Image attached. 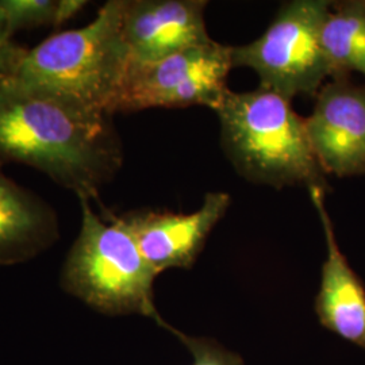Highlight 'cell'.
I'll list each match as a JSON object with an SVG mask.
<instances>
[{
    "mask_svg": "<svg viewBox=\"0 0 365 365\" xmlns=\"http://www.w3.org/2000/svg\"><path fill=\"white\" fill-rule=\"evenodd\" d=\"M29 49L14 43L0 22V81L13 78Z\"/></svg>",
    "mask_w": 365,
    "mask_h": 365,
    "instance_id": "9a60e30c",
    "label": "cell"
},
{
    "mask_svg": "<svg viewBox=\"0 0 365 365\" xmlns=\"http://www.w3.org/2000/svg\"><path fill=\"white\" fill-rule=\"evenodd\" d=\"M233 68V46L217 41L157 61H130L113 115L157 107L191 106L217 111L230 92L227 78Z\"/></svg>",
    "mask_w": 365,
    "mask_h": 365,
    "instance_id": "8992f818",
    "label": "cell"
},
{
    "mask_svg": "<svg viewBox=\"0 0 365 365\" xmlns=\"http://www.w3.org/2000/svg\"><path fill=\"white\" fill-rule=\"evenodd\" d=\"M57 235L54 211L0 173V264L26 260L53 244Z\"/></svg>",
    "mask_w": 365,
    "mask_h": 365,
    "instance_id": "8fae6325",
    "label": "cell"
},
{
    "mask_svg": "<svg viewBox=\"0 0 365 365\" xmlns=\"http://www.w3.org/2000/svg\"><path fill=\"white\" fill-rule=\"evenodd\" d=\"M58 0H0V22L13 37L21 29L57 27Z\"/></svg>",
    "mask_w": 365,
    "mask_h": 365,
    "instance_id": "4fadbf2b",
    "label": "cell"
},
{
    "mask_svg": "<svg viewBox=\"0 0 365 365\" xmlns=\"http://www.w3.org/2000/svg\"><path fill=\"white\" fill-rule=\"evenodd\" d=\"M304 122L314 155L327 175L365 176V84L330 78Z\"/></svg>",
    "mask_w": 365,
    "mask_h": 365,
    "instance_id": "52a82bcc",
    "label": "cell"
},
{
    "mask_svg": "<svg viewBox=\"0 0 365 365\" xmlns=\"http://www.w3.org/2000/svg\"><path fill=\"white\" fill-rule=\"evenodd\" d=\"M205 0H125L122 36L130 61L149 63L212 42Z\"/></svg>",
    "mask_w": 365,
    "mask_h": 365,
    "instance_id": "9c48e42d",
    "label": "cell"
},
{
    "mask_svg": "<svg viewBox=\"0 0 365 365\" xmlns=\"http://www.w3.org/2000/svg\"><path fill=\"white\" fill-rule=\"evenodd\" d=\"M230 203L229 194L209 192L202 206L190 214L140 210L118 220L134 238L145 260L160 274L173 268H192Z\"/></svg>",
    "mask_w": 365,
    "mask_h": 365,
    "instance_id": "ba28073f",
    "label": "cell"
},
{
    "mask_svg": "<svg viewBox=\"0 0 365 365\" xmlns=\"http://www.w3.org/2000/svg\"><path fill=\"white\" fill-rule=\"evenodd\" d=\"M86 4L87 1L84 0H58L57 27L76 16L86 7Z\"/></svg>",
    "mask_w": 365,
    "mask_h": 365,
    "instance_id": "2e32d148",
    "label": "cell"
},
{
    "mask_svg": "<svg viewBox=\"0 0 365 365\" xmlns=\"http://www.w3.org/2000/svg\"><path fill=\"white\" fill-rule=\"evenodd\" d=\"M125 0H110L90 25L54 34L29 49L13 78L113 117L130 63L122 36Z\"/></svg>",
    "mask_w": 365,
    "mask_h": 365,
    "instance_id": "3957f363",
    "label": "cell"
},
{
    "mask_svg": "<svg viewBox=\"0 0 365 365\" xmlns=\"http://www.w3.org/2000/svg\"><path fill=\"white\" fill-rule=\"evenodd\" d=\"M333 1L291 0L280 6L259 38L233 46V66L250 68L260 87L292 101L317 96L331 76L322 31Z\"/></svg>",
    "mask_w": 365,
    "mask_h": 365,
    "instance_id": "5b68a950",
    "label": "cell"
},
{
    "mask_svg": "<svg viewBox=\"0 0 365 365\" xmlns=\"http://www.w3.org/2000/svg\"><path fill=\"white\" fill-rule=\"evenodd\" d=\"M221 145L235 170L249 182L274 188L329 187L306 130L291 101L260 87L230 91L215 111Z\"/></svg>",
    "mask_w": 365,
    "mask_h": 365,
    "instance_id": "7a4b0ae2",
    "label": "cell"
},
{
    "mask_svg": "<svg viewBox=\"0 0 365 365\" xmlns=\"http://www.w3.org/2000/svg\"><path fill=\"white\" fill-rule=\"evenodd\" d=\"M309 194L321 220L327 249L319 291L314 303L315 314L319 324L329 331L365 351L364 283L339 249L325 205L327 192L314 188Z\"/></svg>",
    "mask_w": 365,
    "mask_h": 365,
    "instance_id": "30bf717a",
    "label": "cell"
},
{
    "mask_svg": "<svg viewBox=\"0 0 365 365\" xmlns=\"http://www.w3.org/2000/svg\"><path fill=\"white\" fill-rule=\"evenodd\" d=\"M175 336L192 353V365H244L241 356L225 349L212 339H194L182 334L179 330Z\"/></svg>",
    "mask_w": 365,
    "mask_h": 365,
    "instance_id": "5bb4252c",
    "label": "cell"
},
{
    "mask_svg": "<svg viewBox=\"0 0 365 365\" xmlns=\"http://www.w3.org/2000/svg\"><path fill=\"white\" fill-rule=\"evenodd\" d=\"M81 229L63 268V287L92 309L108 314H140L173 333L157 312L153 284L158 274L145 260L118 217L106 222L90 199L80 196Z\"/></svg>",
    "mask_w": 365,
    "mask_h": 365,
    "instance_id": "277c9868",
    "label": "cell"
},
{
    "mask_svg": "<svg viewBox=\"0 0 365 365\" xmlns=\"http://www.w3.org/2000/svg\"><path fill=\"white\" fill-rule=\"evenodd\" d=\"M322 43L331 78H349L356 72L365 78V0L331 4Z\"/></svg>",
    "mask_w": 365,
    "mask_h": 365,
    "instance_id": "7c38bea8",
    "label": "cell"
},
{
    "mask_svg": "<svg viewBox=\"0 0 365 365\" xmlns=\"http://www.w3.org/2000/svg\"><path fill=\"white\" fill-rule=\"evenodd\" d=\"M0 160L91 199L115 176L123 153L111 115L10 78L0 81Z\"/></svg>",
    "mask_w": 365,
    "mask_h": 365,
    "instance_id": "6da1fadb",
    "label": "cell"
}]
</instances>
